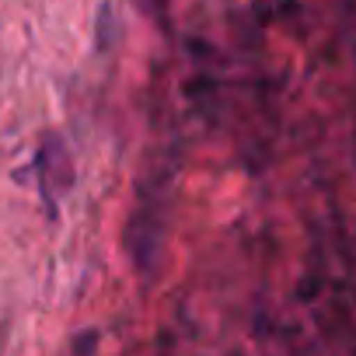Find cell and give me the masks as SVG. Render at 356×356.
I'll return each instance as SVG.
<instances>
[{"instance_id":"cell-1","label":"cell","mask_w":356,"mask_h":356,"mask_svg":"<svg viewBox=\"0 0 356 356\" xmlns=\"http://www.w3.org/2000/svg\"><path fill=\"white\" fill-rule=\"evenodd\" d=\"M35 171H39V193H42V203L46 210L56 217V203L60 196L70 189L74 182V168H70V154L63 147L60 136H46L42 147H39V157H35Z\"/></svg>"}]
</instances>
